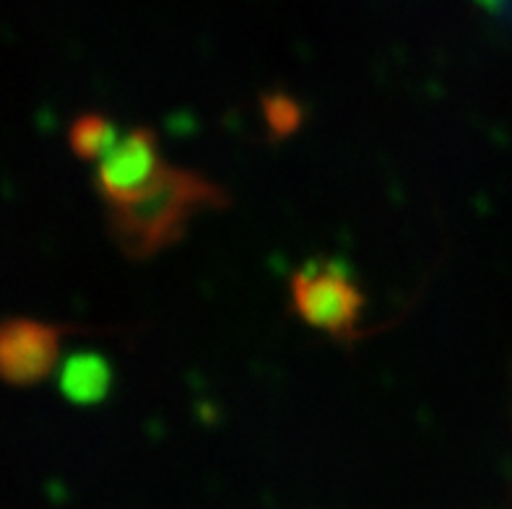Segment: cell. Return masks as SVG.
<instances>
[{"label":"cell","mask_w":512,"mask_h":509,"mask_svg":"<svg viewBox=\"0 0 512 509\" xmlns=\"http://www.w3.org/2000/svg\"><path fill=\"white\" fill-rule=\"evenodd\" d=\"M68 333L71 325L45 323L37 317L0 320V382L11 387L45 382L58 369Z\"/></svg>","instance_id":"obj_3"},{"label":"cell","mask_w":512,"mask_h":509,"mask_svg":"<svg viewBox=\"0 0 512 509\" xmlns=\"http://www.w3.org/2000/svg\"><path fill=\"white\" fill-rule=\"evenodd\" d=\"M167 167L156 130L138 125L123 133L115 149L97 162L94 187L107 203H123L156 185Z\"/></svg>","instance_id":"obj_4"},{"label":"cell","mask_w":512,"mask_h":509,"mask_svg":"<svg viewBox=\"0 0 512 509\" xmlns=\"http://www.w3.org/2000/svg\"><path fill=\"white\" fill-rule=\"evenodd\" d=\"M260 104H263V117H266L268 133H271L273 141L289 138L302 128V104L284 91L263 94Z\"/></svg>","instance_id":"obj_7"},{"label":"cell","mask_w":512,"mask_h":509,"mask_svg":"<svg viewBox=\"0 0 512 509\" xmlns=\"http://www.w3.org/2000/svg\"><path fill=\"white\" fill-rule=\"evenodd\" d=\"M227 190L206 174L169 164L156 185L123 203H107V226L128 260H151L177 245L201 211L227 208Z\"/></svg>","instance_id":"obj_1"},{"label":"cell","mask_w":512,"mask_h":509,"mask_svg":"<svg viewBox=\"0 0 512 509\" xmlns=\"http://www.w3.org/2000/svg\"><path fill=\"white\" fill-rule=\"evenodd\" d=\"M115 372L112 364L102 354L94 351H78L65 356L58 372V387L65 400L76 406H97L112 390Z\"/></svg>","instance_id":"obj_5"},{"label":"cell","mask_w":512,"mask_h":509,"mask_svg":"<svg viewBox=\"0 0 512 509\" xmlns=\"http://www.w3.org/2000/svg\"><path fill=\"white\" fill-rule=\"evenodd\" d=\"M289 299L299 320L336 341H354L364 312L362 289L344 263L312 260L289 278Z\"/></svg>","instance_id":"obj_2"},{"label":"cell","mask_w":512,"mask_h":509,"mask_svg":"<svg viewBox=\"0 0 512 509\" xmlns=\"http://www.w3.org/2000/svg\"><path fill=\"white\" fill-rule=\"evenodd\" d=\"M120 136L123 133L117 130L110 117L99 115V112H84L68 128V146L78 159L97 164L115 149Z\"/></svg>","instance_id":"obj_6"}]
</instances>
